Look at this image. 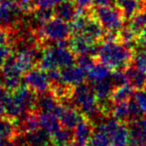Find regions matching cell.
Masks as SVG:
<instances>
[{"label": "cell", "mask_w": 146, "mask_h": 146, "mask_svg": "<svg viewBox=\"0 0 146 146\" xmlns=\"http://www.w3.org/2000/svg\"><path fill=\"white\" fill-rule=\"evenodd\" d=\"M97 57L110 70L125 69L133 60L134 49L120 41H104L98 47Z\"/></svg>", "instance_id": "cell-1"}, {"label": "cell", "mask_w": 146, "mask_h": 146, "mask_svg": "<svg viewBox=\"0 0 146 146\" xmlns=\"http://www.w3.org/2000/svg\"><path fill=\"white\" fill-rule=\"evenodd\" d=\"M69 44V41L65 39L55 42V45L46 46L42 50L37 66L48 72L53 69H61L73 65L76 58Z\"/></svg>", "instance_id": "cell-2"}, {"label": "cell", "mask_w": 146, "mask_h": 146, "mask_svg": "<svg viewBox=\"0 0 146 146\" xmlns=\"http://www.w3.org/2000/svg\"><path fill=\"white\" fill-rule=\"evenodd\" d=\"M70 100L85 117L92 119L99 115L101 112L100 104L93 91V88L86 84L74 86L71 93Z\"/></svg>", "instance_id": "cell-3"}, {"label": "cell", "mask_w": 146, "mask_h": 146, "mask_svg": "<svg viewBox=\"0 0 146 146\" xmlns=\"http://www.w3.org/2000/svg\"><path fill=\"white\" fill-rule=\"evenodd\" d=\"M35 34L41 44L45 40L52 42L65 40L71 34L70 24L58 17H52L42 26L37 27Z\"/></svg>", "instance_id": "cell-4"}, {"label": "cell", "mask_w": 146, "mask_h": 146, "mask_svg": "<svg viewBox=\"0 0 146 146\" xmlns=\"http://www.w3.org/2000/svg\"><path fill=\"white\" fill-rule=\"evenodd\" d=\"M93 17L106 31L119 32L124 26V15L120 9L111 5H99L93 10Z\"/></svg>", "instance_id": "cell-5"}, {"label": "cell", "mask_w": 146, "mask_h": 146, "mask_svg": "<svg viewBox=\"0 0 146 146\" xmlns=\"http://www.w3.org/2000/svg\"><path fill=\"white\" fill-rule=\"evenodd\" d=\"M97 129L106 132L111 139L112 146H128L130 138V130L125 122H121L115 118H106L97 126Z\"/></svg>", "instance_id": "cell-6"}, {"label": "cell", "mask_w": 146, "mask_h": 146, "mask_svg": "<svg viewBox=\"0 0 146 146\" xmlns=\"http://www.w3.org/2000/svg\"><path fill=\"white\" fill-rule=\"evenodd\" d=\"M23 80L25 85H27L31 90L36 94H42L50 89L51 80L48 76V73L40 67H33L28 70L24 75Z\"/></svg>", "instance_id": "cell-7"}, {"label": "cell", "mask_w": 146, "mask_h": 146, "mask_svg": "<svg viewBox=\"0 0 146 146\" xmlns=\"http://www.w3.org/2000/svg\"><path fill=\"white\" fill-rule=\"evenodd\" d=\"M69 47L76 55H89L95 57L97 56L98 47L96 46V41L90 38L85 34H74L70 41Z\"/></svg>", "instance_id": "cell-8"}, {"label": "cell", "mask_w": 146, "mask_h": 146, "mask_svg": "<svg viewBox=\"0 0 146 146\" xmlns=\"http://www.w3.org/2000/svg\"><path fill=\"white\" fill-rule=\"evenodd\" d=\"M55 115L59 118L61 125L63 127L69 128V129L75 128V126L84 117L83 114L78 111L75 106L73 107V106L63 105V104H60L58 106L56 112H55Z\"/></svg>", "instance_id": "cell-9"}, {"label": "cell", "mask_w": 146, "mask_h": 146, "mask_svg": "<svg viewBox=\"0 0 146 146\" xmlns=\"http://www.w3.org/2000/svg\"><path fill=\"white\" fill-rule=\"evenodd\" d=\"M61 80L62 83L74 87L79 84L84 83L86 78V73L82 67L79 65H70L60 69Z\"/></svg>", "instance_id": "cell-10"}, {"label": "cell", "mask_w": 146, "mask_h": 146, "mask_svg": "<svg viewBox=\"0 0 146 146\" xmlns=\"http://www.w3.org/2000/svg\"><path fill=\"white\" fill-rule=\"evenodd\" d=\"M128 146H146V118L132 120Z\"/></svg>", "instance_id": "cell-11"}, {"label": "cell", "mask_w": 146, "mask_h": 146, "mask_svg": "<svg viewBox=\"0 0 146 146\" xmlns=\"http://www.w3.org/2000/svg\"><path fill=\"white\" fill-rule=\"evenodd\" d=\"M82 11L83 10L78 8L74 1L64 0L62 2L56 4V7L53 10V13L58 18L62 19V20L66 21V22H71L78 15L82 14Z\"/></svg>", "instance_id": "cell-12"}, {"label": "cell", "mask_w": 146, "mask_h": 146, "mask_svg": "<svg viewBox=\"0 0 146 146\" xmlns=\"http://www.w3.org/2000/svg\"><path fill=\"white\" fill-rule=\"evenodd\" d=\"M18 119L8 115H0V136L11 141L20 135Z\"/></svg>", "instance_id": "cell-13"}, {"label": "cell", "mask_w": 146, "mask_h": 146, "mask_svg": "<svg viewBox=\"0 0 146 146\" xmlns=\"http://www.w3.org/2000/svg\"><path fill=\"white\" fill-rule=\"evenodd\" d=\"M94 131L93 124L89 120V118L84 116L81 121L75 126L74 132H73V140L79 143L88 145L91 135Z\"/></svg>", "instance_id": "cell-14"}, {"label": "cell", "mask_w": 146, "mask_h": 146, "mask_svg": "<svg viewBox=\"0 0 146 146\" xmlns=\"http://www.w3.org/2000/svg\"><path fill=\"white\" fill-rule=\"evenodd\" d=\"M58 101L59 100L51 92L47 91L45 93L39 94L35 102V110L37 109L40 112H51L55 114L58 106L60 105Z\"/></svg>", "instance_id": "cell-15"}, {"label": "cell", "mask_w": 146, "mask_h": 146, "mask_svg": "<svg viewBox=\"0 0 146 146\" xmlns=\"http://www.w3.org/2000/svg\"><path fill=\"white\" fill-rule=\"evenodd\" d=\"M18 126L21 134L28 133L39 129V117L36 110H29L25 112L22 116L18 119Z\"/></svg>", "instance_id": "cell-16"}, {"label": "cell", "mask_w": 146, "mask_h": 146, "mask_svg": "<svg viewBox=\"0 0 146 146\" xmlns=\"http://www.w3.org/2000/svg\"><path fill=\"white\" fill-rule=\"evenodd\" d=\"M86 78L92 83L102 81V80L107 79L110 76V69L103 63L95 62L94 61L89 67L85 70Z\"/></svg>", "instance_id": "cell-17"}, {"label": "cell", "mask_w": 146, "mask_h": 146, "mask_svg": "<svg viewBox=\"0 0 146 146\" xmlns=\"http://www.w3.org/2000/svg\"><path fill=\"white\" fill-rule=\"evenodd\" d=\"M38 117L40 128L50 136L54 134L62 126L59 118L51 112H40L38 113Z\"/></svg>", "instance_id": "cell-18"}, {"label": "cell", "mask_w": 146, "mask_h": 146, "mask_svg": "<svg viewBox=\"0 0 146 146\" xmlns=\"http://www.w3.org/2000/svg\"><path fill=\"white\" fill-rule=\"evenodd\" d=\"M128 84L133 89L140 90L146 86V73L140 71L135 66H128L125 68Z\"/></svg>", "instance_id": "cell-19"}, {"label": "cell", "mask_w": 146, "mask_h": 146, "mask_svg": "<svg viewBox=\"0 0 146 146\" xmlns=\"http://www.w3.org/2000/svg\"><path fill=\"white\" fill-rule=\"evenodd\" d=\"M23 135L27 146H49L50 142H52L50 135L42 129L34 130Z\"/></svg>", "instance_id": "cell-20"}, {"label": "cell", "mask_w": 146, "mask_h": 146, "mask_svg": "<svg viewBox=\"0 0 146 146\" xmlns=\"http://www.w3.org/2000/svg\"><path fill=\"white\" fill-rule=\"evenodd\" d=\"M81 33L89 36L90 38L95 40L96 42L103 39L104 34H105L104 28L102 27V25L94 17H87L85 26H84Z\"/></svg>", "instance_id": "cell-21"}, {"label": "cell", "mask_w": 146, "mask_h": 146, "mask_svg": "<svg viewBox=\"0 0 146 146\" xmlns=\"http://www.w3.org/2000/svg\"><path fill=\"white\" fill-rule=\"evenodd\" d=\"M110 114L113 118L121 122H128L129 120H133L129 101L113 104L110 109Z\"/></svg>", "instance_id": "cell-22"}, {"label": "cell", "mask_w": 146, "mask_h": 146, "mask_svg": "<svg viewBox=\"0 0 146 146\" xmlns=\"http://www.w3.org/2000/svg\"><path fill=\"white\" fill-rule=\"evenodd\" d=\"M116 5L125 18H132L141 8L140 0H115Z\"/></svg>", "instance_id": "cell-23"}, {"label": "cell", "mask_w": 146, "mask_h": 146, "mask_svg": "<svg viewBox=\"0 0 146 146\" xmlns=\"http://www.w3.org/2000/svg\"><path fill=\"white\" fill-rule=\"evenodd\" d=\"M132 96H133V88L129 84H126V85L115 87L110 96V101L112 104L121 103V102L129 101Z\"/></svg>", "instance_id": "cell-24"}, {"label": "cell", "mask_w": 146, "mask_h": 146, "mask_svg": "<svg viewBox=\"0 0 146 146\" xmlns=\"http://www.w3.org/2000/svg\"><path fill=\"white\" fill-rule=\"evenodd\" d=\"M88 146H112L111 139L106 132L100 129L94 130L89 140Z\"/></svg>", "instance_id": "cell-25"}, {"label": "cell", "mask_w": 146, "mask_h": 146, "mask_svg": "<svg viewBox=\"0 0 146 146\" xmlns=\"http://www.w3.org/2000/svg\"><path fill=\"white\" fill-rule=\"evenodd\" d=\"M52 143L58 144H68L73 140V133L71 132V129L61 126L54 134L50 136Z\"/></svg>", "instance_id": "cell-26"}, {"label": "cell", "mask_w": 146, "mask_h": 146, "mask_svg": "<svg viewBox=\"0 0 146 146\" xmlns=\"http://www.w3.org/2000/svg\"><path fill=\"white\" fill-rule=\"evenodd\" d=\"M53 10L52 9H41L36 8L33 11V20L36 23L37 27L42 26L43 24L50 20L53 17Z\"/></svg>", "instance_id": "cell-27"}, {"label": "cell", "mask_w": 146, "mask_h": 146, "mask_svg": "<svg viewBox=\"0 0 146 146\" xmlns=\"http://www.w3.org/2000/svg\"><path fill=\"white\" fill-rule=\"evenodd\" d=\"M110 80L112 81V83H113V85L115 87L128 84L127 75H126L125 70H123V69L112 70V72L110 73Z\"/></svg>", "instance_id": "cell-28"}, {"label": "cell", "mask_w": 146, "mask_h": 146, "mask_svg": "<svg viewBox=\"0 0 146 146\" xmlns=\"http://www.w3.org/2000/svg\"><path fill=\"white\" fill-rule=\"evenodd\" d=\"M5 88L8 92H13L22 85L21 76H7L3 79Z\"/></svg>", "instance_id": "cell-29"}, {"label": "cell", "mask_w": 146, "mask_h": 146, "mask_svg": "<svg viewBox=\"0 0 146 146\" xmlns=\"http://www.w3.org/2000/svg\"><path fill=\"white\" fill-rule=\"evenodd\" d=\"M133 99L137 103L141 113L146 116V90L144 89L137 90L133 94Z\"/></svg>", "instance_id": "cell-30"}, {"label": "cell", "mask_w": 146, "mask_h": 146, "mask_svg": "<svg viewBox=\"0 0 146 146\" xmlns=\"http://www.w3.org/2000/svg\"><path fill=\"white\" fill-rule=\"evenodd\" d=\"M134 66L138 68L140 71L146 73V49L139 51L133 57Z\"/></svg>", "instance_id": "cell-31"}, {"label": "cell", "mask_w": 146, "mask_h": 146, "mask_svg": "<svg viewBox=\"0 0 146 146\" xmlns=\"http://www.w3.org/2000/svg\"><path fill=\"white\" fill-rule=\"evenodd\" d=\"M18 4L24 14L33 13V11L36 9L34 0H18Z\"/></svg>", "instance_id": "cell-32"}, {"label": "cell", "mask_w": 146, "mask_h": 146, "mask_svg": "<svg viewBox=\"0 0 146 146\" xmlns=\"http://www.w3.org/2000/svg\"><path fill=\"white\" fill-rule=\"evenodd\" d=\"M94 57L92 56H89V55H83V54H80V55H77L76 57V63L77 65H79L80 67L86 70L92 63L94 62Z\"/></svg>", "instance_id": "cell-33"}, {"label": "cell", "mask_w": 146, "mask_h": 146, "mask_svg": "<svg viewBox=\"0 0 146 146\" xmlns=\"http://www.w3.org/2000/svg\"><path fill=\"white\" fill-rule=\"evenodd\" d=\"M12 53V47L11 46H0V69L3 66L6 59Z\"/></svg>", "instance_id": "cell-34"}, {"label": "cell", "mask_w": 146, "mask_h": 146, "mask_svg": "<svg viewBox=\"0 0 146 146\" xmlns=\"http://www.w3.org/2000/svg\"><path fill=\"white\" fill-rule=\"evenodd\" d=\"M36 8L41 9H52L55 5L53 0H34Z\"/></svg>", "instance_id": "cell-35"}, {"label": "cell", "mask_w": 146, "mask_h": 146, "mask_svg": "<svg viewBox=\"0 0 146 146\" xmlns=\"http://www.w3.org/2000/svg\"><path fill=\"white\" fill-rule=\"evenodd\" d=\"M136 44L139 45L140 47L146 49V26L142 28V30L137 35V40H136Z\"/></svg>", "instance_id": "cell-36"}, {"label": "cell", "mask_w": 146, "mask_h": 146, "mask_svg": "<svg viewBox=\"0 0 146 146\" xmlns=\"http://www.w3.org/2000/svg\"><path fill=\"white\" fill-rule=\"evenodd\" d=\"M74 2L77 5L78 8L85 10V9L91 7L92 4H94V0H74Z\"/></svg>", "instance_id": "cell-37"}, {"label": "cell", "mask_w": 146, "mask_h": 146, "mask_svg": "<svg viewBox=\"0 0 146 146\" xmlns=\"http://www.w3.org/2000/svg\"><path fill=\"white\" fill-rule=\"evenodd\" d=\"M6 112H5V106L4 103L1 99H0V115H5Z\"/></svg>", "instance_id": "cell-38"}, {"label": "cell", "mask_w": 146, "mask_h": 146, "mask_svg": "<svg viewBox=\"0 0 146 146\" xmlns=\"http://www.w3.org/2000/svg\"><path fill=\"white\" fill-rule=\"evenodd\" d=\"M6 145V139L2 136H0V146H5Z\"/></svg>", "instance_id": "cell-39"}, {"label": "cell", "mask_w": 146, "mask_h": 146, "mask_svg": "<svg viewBox=\"0 0 146 146\" xmlns=\"http://www.w3.org/2000/svg\"><path fill=\"white\" fill-rule=\"evenodd\" d=\"M49 146H66V144H58V143H53V145H49Z\"/></svg>", "instance_id": "cell-40"}, {"label": "cell", "mask_w": 146, "mask_h": 146, "mask_svg": "<svg viewBox=\"0 0 146 146\" xmlns=\"http://www.w3.org/2000/svg\"><path fill=\"white\" fill-rule=\"evenodd\" d=\"M55 2V4H58V3H60V2H62V1H64V0H53Z\"/></svg>", "instance_id": "cell-41"}, {"label": "cell", "mask_w": 146, "mask_h": 146, "mask_svg": "<svg viewBox=\"0 0 146 146\" xmlns=\"http://www.w3.org/2000/svg\"><path fill=\"white\" fill-rule=\"evenodd\" d=\"M140 1H143V2H146V0H140Z\"/></svg>", "instance_id": "cell-42"}]
</instances>
